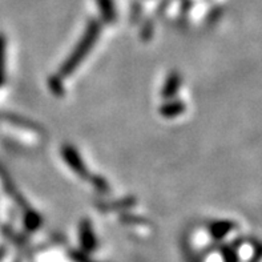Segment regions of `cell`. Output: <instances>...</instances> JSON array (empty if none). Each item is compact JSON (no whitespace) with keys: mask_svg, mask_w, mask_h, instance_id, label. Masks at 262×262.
Masks as SVG:
<instances>
[{"mask_svg":"<svg viewBox=\"0 0 262 262\" xmlns=\"http://www.w3.org/2000/svg\"><path fill=\"white\" fill-rule=\"evenodd\" d=\"M50 88L51 91H52L53 95H56V96H61L64 93V86L63 83H61V80H60V77H51Z\"/></svg>","mask_w":262,"mask_h":262,"instance_id":"10","label":"cell"},{"mask_svg":"<svg viewBox=\"0 0 262 262\" xmlns=\"http://www.w3.org/2000/svg\"><path fill=\"white\" fill-rule=\"evenodd\" d=\"M91 183L95 186V189L99 190L100 193H108L110 192V184L104 177L101 176H93L91 179Z\"/></svg>","mask_w":262,"mask_h":262,"instance_id":"9","label":"cell"},{"mask_svg":"<svg viewBox=\"0 0 262 262\" xmlns=\"http://www.w3.org/2000/svg\"><path fill=\"white\" fill-rule=\"evenodd\" d=\"M4 59H6V43H4V37L0 36V84L3 83L4 77Z\"/></svg>","mask_w":262,"mask_h":262,"instance_id":"11","label":"cell"},{"mask_svg":"<svg viewBox=\"0 0 262 262\" xmlns=\"http://www.w3.org/2000/svg\"><path fill=\"white\" fill-rule=\"evenodd\" d=\"M224 258L226 262H237L236 254H233V252H229L228 249L224 250Z\"/></svg>","mask_w":262,"mask_h":262,"instance_id":"12","label":"cell"},{"mask_svg":"<svg viewBox=\"0 0 262 262\" xmlns=\"http://www.w3.org/2000/svg\"><path fill=\"white\" fill-rule=\"evenodd\" d=\"M79 237L84 252L91 253L97 248L96 234L93 232V228L92 225H91L90 220H83V221L80 223Z\"/></svg>","mask_w":262,"mask_h":262,"instance_id":"3","label":"cell"},{"mask_svg":"<svg viewBox=\"0 0 262 262\" xmlns=\"http://www.w3.org/2000/svg\"><path fill=\"white\" fill-rule=\"evenodd\" d=\"M184 111H185V104H184L183 101H169V103L164 104V105L160 108V113H161L164 117H168V119L180 116Z\"/></svg>","mask_w":262,"mask_h":262,"instance_id":"6","label":"cell"},{"mask_svg":"<svg viewBox=\"0 0 262 262\" xmlns=\"http://www.w3.org/2000/svg\"><path fill=\"white\" fill-rule=\"evenodd\" d=\"M101 32V24L97 19H91L86 24V28L84 31L83 36L77 43V46L73 48L72 53H71L68 59L61 64L59 70V77L64 79V77L71 76L73 71L76 70L80 64L83 63L84 57L91 52L93 46L96 44L97 39Z\"/></svg>","mask_w":262,"mask_h":262,"instance_id":"1","label":"cell"},{"mask_svg":"<svg viewBox=\"0 0 262 262\" xmlns=\"http://www.w3.org/2000/svg\"><path fill=\"white\" fill-rule=\"evenodd\" d=\"M230 228H232V224L229 223H216L213 224L212 228H210V233L214 238H223L224 236L229 233Z\"/></svg>","mask_w":262,"mask_h":262,"instance_id":"7","label":"cell"},{"mask_svg":"<svg viewBox=\"0 0 262 262\" xmlns=\"http://www.w3.org/2000/svg\"><path fill=\"white\" fill-rule=\"evenodd\" d=\"M61 156H63L64 161L68 164V166L76 173L77 176H80L84 180L90 179V172L86 169L83 159H81L80 153L72 145H70V144L63 145V148H61Z\"/></svg>","mask_w":262,"mask_h":262,"instance_id":"2","label":"cell"},{"mask_svg":"<svg viewBox=\"0 0 262 262\" xmlns=\"http://www.w3.org/2000/svg\"><path fill=\"white\" fill-rule=\"evenodd\" d=\"M96 3L99 4L100 13L103 16L104 21H106V23H113L117 16L113 0H96Z\"/></svg>","mask_w":262,"mask_h":262,"instance_id":"5","label":"cell"},{"mask_svg":"<svg viewBox=\"0 0 262 262\" xmlns=\"http://www.w3.org/2000/svg\"><path fill=\"white\" fill-rule=\"evenodd\" d=\"M24 224H26V228L28 230H36L40 226V224H41V219H40V216L36 212L31 210V212L26 213Z\"/></svg>","mask_w":262,"mask_h":262,"instance_id":"8","label":"cell"},{"mask_svg":"<svg viewBox=\"0 0 262 262\" xmlns=\"http://www.w3.org/2000/svg\"><path fill=\"white\" fill-rule=\"evenodd\" d=\"M180 85H181V77H180L179 73H169V76L166 77L165 84H164L163 97H165V99H172V97H174L177 91L180 90Z\"/></svg>","mask_w":262,"mask_h":262,"instance_id":"4","label":"cell"}]
</instances>
